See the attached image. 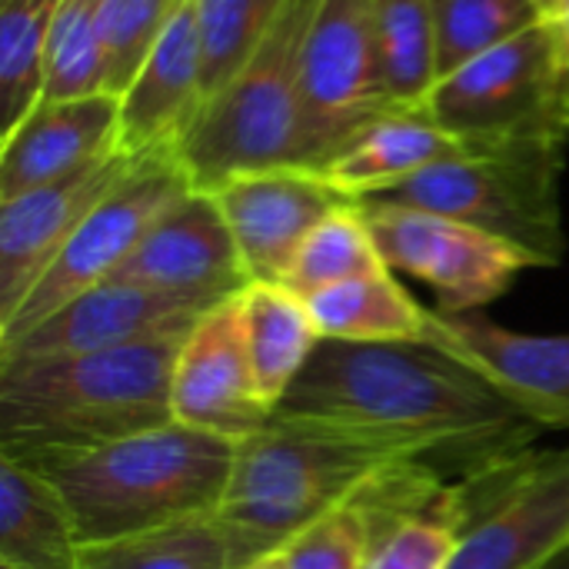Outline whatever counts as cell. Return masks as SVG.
Instances as JSON below:
<instances>
[{
  "label": "cell",
  "mask_w": 569,
  "mask_h": 569,
  "mask_svg": "<svg viewBox=\"0 0 569 569\" xmlns=\"http://www.w3.org/2000/svg\"><path fill=\"white\" fill-rule=\"evenodd\" d=\"M273 417L363 433L450 480L530 450L543 430L487 377L430 343L320 340Z\"/></svg>",
  "instance_id": "6da1fadb"
},
{
  "label": "cell",
  "mask_w": 569,
  "mask_h": 569,
  "mask_svg": "<svg viewBox=\"0 0 569 569\" xmlns=\"http://www.w3.org/2000/svg\"><path fill=\"white\" fill-rule=\"evenodd\" d=\"M180 333L0 370V457L43 467L173 423Z\"/></svg>",
  "instance_id": "7a4b0ae2"
},
{
  "label": "cell",
  "mask_w": 569,
  "mask_h": 569,
  "mask_svg": "<svg viewBox=\"0 0 569 569\" xmlns=\"http://www.w3.org/2000/svg\"><path fill=\"white\" fill-rule=\"evenodd\" d=\"M400 460L417 457L353 430L270 417L267 427L237 443L233 477L217 510L233 567L280 553L307 527L350 507Z\"/></svg>",
  "instance_id": "3957f363"
},
{
  "label": "cell",
  "mask_w": 569,
  "mask_h": 569,
  "mask_svg": "<svg viewBox=\"0 0 569 569\" xmlns=\"http://www.w3.org/2000/svg\"><path fill=\"white\" fill-rule=\"evenodd\" d=\"M233 463V440L173 420L30 470L60 490L83 547H93L217 517Z\"/></svg>",
  "instance_id": "277c9868"
},
{
  "label": "cell",
  "mask_w": 569,
  "mask_h": 569,
  "mask_svg": "<svg viewBox=\"0 0 569 569\" xmlns=\"http://www.w3.org/2000/svg\"><path fill=\"white\" fill-rule=\"evenodd\" d=\"M320 0H287L283 13L243 67L203 103L180 143L197 190L273 167H297L300 73Z\"/></svg>",
  "instance_id": "5b68a950"
},
{
  "label": "cell",
  "mask_w": 569,
  "mask_h": 569,
  "mask_svg": "<svg viewBox=\"0 0 569 569\" xmlns=\"http://www.w3.org/2000/svg\"><path fill=\"white\" fill-rule=\"evenodd\" d=\"M560 177V143H500L437 163L367 200L403 203L470 223L523 250L533 267H560L567 257Z\"/></svg>",
  "instance_id": "8992f818"
},
{
  "label": "cell",
  "mask_w": 569,
  "mask_h": 569,
  "mask_svg": "<svg viewBox=\"0 0 569 569\" xmlns=\"http://www.w3.org/2000/svg\"><path fill=\"white\" fill-rule=\"evenodd\" d=\"M440 127L490 143L569 137V50L547 17L440 77L423 110Z\"/></svg>",
  "instance_id": "52a82bcc"
},
{
  "label": "cell",
  "mask_w": 569,
  "mask_h": 569,
  "mask_svg": "<svg viewBox=\"0 0 569 569\" xmlns=\"http://www.w3.org/2000/svg\"><path fill=\"white\" fill-rule=\"evenodd\" d=\"M390 113L400 110L380 73L377 0H320L300 73L297 167L320 173Z\"/></svg>",
  "instance_id": "ba28073f"
},
{
  "label": "cell",
  "mask_w": 569,
  "mask_h": 569,
  "mask_svg": "<svg viewBox=\"0 0 569 569\" xmlns=\"http://www.w3.org/2000/svg\"><path fill=\"white\" fill-rule=\"evenodd\" d=\"M190 190L193 180L180 160V147L147 150L137 167L87 213L17 313L0 327V343L17 340L67 300L107 283L127 263L147 230Z\"/></svg>",
  "instance_id": "9c48e42d"
},
{
  "label": "cell",
  "mask_w": 569,
  "mask_h": 569,
  "mask_svg": "<svg viewBox=\"0 0 569 569\" xmlns=\"http://www.w3.org/2000/svg\"><path fill=\"white\" fill-rule=\"evenodd\" d=\"M460 483L467 530L450 569H543L569 547V447H530Z\"/></svg>",
  "instance_id": "30bf717a"
},
{
  "label": "cell",
  "mask_w": 569,
  "mask_h": 569,
  "mask_svg": "<svg viewBox=\"0 0 569 569\" xmlns=\"http://www.w3.org/2000/svg\"><path fill=\"white\" fill-rule=\"evenodd\" d=\"M353 203L387 270H400L430 283L440 303L437 313H477L503 297L517 273L533 267L523 250L470 223L387 200Z\"/></svg>",
  "instance_id": "8fae6325"
},
{
  "label": "cell",
  "mask_w": 569,
  "mask_h": 569,
  "mask_svg": "<svg viewBox=\"0 0 569 569\" xmlns=\"http://www.w3.org/2000/svg\"><path fill=\"white\" fill-rule=\"evenodd\" d=\"M353 507L367 527L363 569H450L467 530L463 483L427 460L387 467Z\"/></svg>",
  "instance_id": "7c38bea8"
},
{
  "label": "cell",
  "mask_w": 569,
  "mask_h": 569,
  "mask_svg": "<svg viewBox=\"0 0 569 569\" xmlns=\"http://www.w3.org/2000/svg\"><path fill=\"white\" fill-rule=\"evenodd\" d=\"M210 307L137 283L107 280L67 300L47 320L10 343H0V370L87 357L160 333L190 330Z\"/></svg>",
  "instance_id": "4fadbf2b"
},
{
  "label": "cell",
  "mask_w": 569,
  "mask_h": 569,
  "mask_svg": "<svg viewBox=\"0 0 569 569\" xmlns=\"http://www.w3.org/2000/svg\"><path fill=\"white\" fill-rule=\"evenodd\" d=\"M207 193L227 217L250 283H283L303 240L333 210L353 203L317 170L303 167L240 173Z\"/></svg>",
  "instance_id": "5bb4252c"
},
{
  "label": "cell",
  "mask_w": 569,
  "mask_h": 569,
  "mask_svg": "<svg viewBox=\"0 0 569 569\" xmlns=\"http://www.w3.org/2000/svg\"><path fill=\"white\" fill-rule=\"evenodd\" d=\"M110 280L150 287L207 307L237 297L250 283L220 203L213 193L197 187L147 230Z\"/></svg>",
  "instance_id": "9a60e30c"
},
{
  "label": "cell",
  "mask_w": 569,
  "mask_h": 569,
  "mask_svg": "<svg viewBox=\"0 0 569 569\" xmlns=\"http://www.w3.org/2000/svg\"><path fill=\"white\" fill-rule=\"evenodd\" d=\"M237 297L210 307L190 327L173 367V420L233 443L273 417L257 390Z\"/></svg>",
  "instance_id": "2e32d148"
},
{
  "label": "cell",
  "mask_w": 569,
  "mask_h": 569,
  "mask_svg": "<svg viewBox=\"0 0 569 569\" xmlns=\"http://www.w3.org/2000/svg\"><path fill=\"white\" fill-rule=\"evenodd\" d=\"M140 157L143 153L113 150L63 180L0 200V327L17 313L87 213L137 167Z\"/></svg>",
  "instance_id": "e0dca14e"
},
{
  "label": "cell",
  "mask_w": 569,
  "mask_h": 569,
  "mask_svg": "<svg viewBox=\"0 0 569 569\" xmlns=\"http://www.w3.org/2000/svg\"><path fill=\"white\" fill-rule=\"evenodd\" d=\"M427 343L463 360L543 430H569V333H517L477 313H430Z\"/></svg>",
  "instance_id": "ac0fdd59"
},
{
  "label": "cell",
  "mask_w": 569,
  "mask_h": 569,
  "mask_svg": "<svg viewBox=\"0 0 569 569\" xmlns=\"http://www.w3.org/2000/svg\"><path fill=\"white\" fill-rule=\"evenodd\" d=\"M120 147V97L37 100L0 133V200L63 180Z\"/></svg>",
  "instance_id": "d6986e66"
},
{
  "label": "cell",
  "mask_w": 569,
  "mask_h": 569,
  "mask_svg": "<svg viewBox=\"0 0 569 569\" xmlns=\"http://www.w3.org/2000/svg\"><path fill=\"white\" fill-rule=\"evenodd\" d=\"M203 110V47L197 3L170 20L130 87L120 93V147L147 153L180 147Z\"/></svg>",
  "instance_id": "ffe728a7"
},
{
  "label": "cell",
  "mask_w": 569,
  "mask_h": 569,
  "mask_svg": "<svg viewBox=\"0 0 569 569\" xmlns=\"http://www.w3.org/2000/svg\"><path fill=\"white\" fill-rule=\"evenodd\" d=\"M487 147L500 143L453 133L427 113H390L357 137L333 163H327L320 177L343 197L367 200L437 163L460 160Z\"/></svg>",
  "instance_id": "44dd1931"
},
{
  "label": "cell",
  "mask_w": 569,
  "mask_h": 569,
  "mask_svg": "<svg viewBox=\"0 0 569 569\" xmlns=\"http://www.w3.org/2000/svg\"><path fill=\"white\" fill-rule=\"evenodd\" d=\"M0 569H83V540L60 490L0 457Z\"/></svg>",
  "instance_id": "7402d4cb"
},
{
  "label": "cell",
  "mask_w": 569,
  "mask_h": 569,
  "mask_svg": "<svg viewBox=\"0 0 569 569\" xmlns=\"http://www.w3.org/2000/svg\"><path fill=\"white\" fill-rule=\"evenodd\" d=\"M237 300L257 390L277 410L320 347V330L310 303L283 283H247Z\"/></svg>",
  "instance_id": "603a6c76"
},
{
  "label": "cell",
  "mask_w": 569,
  "mask_h": 569,
  "mask_svg": "<svg viewBox=\"0 0 569 569\" xmlns=\"http://www.w3.org/2000/svg\"><path fill=\"white\" fill-rule=\"evenodd\" d=\"M320 340L340 343H427L430 313L393 277V270L357 277L307 297Z\"/></svg>",
  "instance_id": "cb8c5ba5"
},
{
  "label": "cell",
  "mask_w": 569,
  "mask_h": 569,
  "mask_svg": "<svg viewBox=\"0 0 569 569\" xmlns=\"http://www.w3.org/2000/svg\"><path fill=\"white\" fill-rule=\"evenodd\" d=\"M377 53L390 103L420 113L440 80L433 0H377Z\"/></svg>",
  "instance_id": "d4e9b609"
},
{
  "label": "cell",
  "mask_w": 569,
  "mask_h": 569,
  "mask_svg": "<svg viewBox=\"0 0 569 569\" xmlns=\"http://www.w3.org/2000/svg\"><path fill=\"white\" fill-rule=\"evenodd\" d=\"M83 569H237L217 517L83 547Z\"/></svg>",
  "instance_id": "484cf974"
},
{
  "label": "cell",
  "mask_w": 569,
  "mask_h": 569,
  "mask_svg": "<svg viewBox=\"0 0 569 569\" xmlns=\"http://www.w3.org/2000/svg\"><path fill=\"white\" fill-rule=\"evenodd\" d=\"M63 0H0V133H7L43 87L47 33Z\"/></svg>",
  "instance_id": "4316f807"
},
{
  "label": "cell",
  "mask_w": 569,
  "mask_h": 569,
  "mask_svg": "<svg viewBox=\"0 0 569 569\" xmlns=\"http://www.w3.org/2000/svg\"><path fill=\"white\" fill-rule=\"evenodd\" d=\"M383 270H387V263H383L357 203H347V207L333 210L303 240V247L297 250L287 277H283V287H290L293 293H300L307 300L327 287H337V283L357 280V277H370V273H383Z\"/></svg>",
  "instance_id": "83f0119b"
},
{
  "label": "cell",
  "mask_w": 569,
  "mask_h": 569,
  "mask_svg": "<svg viewBox=\"0 0 569 569\" xmlns=\"http://www.w3.org/2000/svg\"><path fill=\"white\" fill-rule=\"evenodd\" d=\"M110 93L100 43V0H63L43 50L40 100Z\"/></svg>",
  "instance_id": "f1b7e54d"
},
{
  "label": "cell",
  "mask_w": 569,
  "mask_h": 569,
  "mask_svg": "<svg viewBox=\"0 0 569 569\" xmlns=\"http://www.w3.org/2000/svg\"><path fill=\"white\" fill-rule=\"evenodd\" d=\"M540 17L537 0H433L440 77L523 33Z\"/></svg>",
  "instance_id": "f546056e"
},
{
  "label": "cell",
  "mask_w": 569,
  "mask_h": 569,
  "mask_svg": "<svg viewBox=\"0 0 569 569\" xmlns=\"http://www.w3.org/2000/svg\"><path fill=\"white\" fill-rule=\"evenodd\" d=\"M203 47V103L260 47L287 0H193Z\"/></svg>",
  "instance_id": "4dcf8cb0"
},
{
  "label": "cell",
  "mask_w": 569,
  "mask_h": 569,
  "mask_svg": "<svg viewBox=\"0 0 569 569\" xmlns=\"http://www.w3.org/2000/svg\"><path fill=\"white\" fill-rule=\"evenodd\" d=\"M187 0H100L107 90L123 93Z\"/></svg>",
  "instance_id": "1f68e13d"
},
{
  "label": "cell",
  "mask_w": 569,
  "mask_h": 569,
  "mask_svg": "<svg viewBox=\"0 0 569 569\" xmlns=\"http://www.w3.org/2000/svg\"><path fill=\"white\" fill-rule=\"evenodd\" d=\"M280 557H283V569H363L367 527L360 510L350 503L317 520L300 537H293L280 550Z\"/></svg>",
  "instance_id": "d6a6232c"
},
{
  "label": "cell",
  "mask_w": 569,
  "mask_h": 569,
  "mask_svg": "<svg viewBox=\"0 0 569 569\" xmlns=\"http://www.w3.org/2000/svg\"><path fill=\"white\" fill-rule=\"evenodd\" d=\"M550 23H553V30L560 33V40H563V47L569 50V0H557L547 13H543Z\"/></svg>",
  "instance_id": "836d02e7"
},
{
  "label": "cell",
  "mask_w": 569,
  "mask_h": 569,
  "mask_svg": "<svg viewBox=\"0 0 569 569\" xmlns=\"http://www.w3.org/2000/svg\"><path fill=\"white\" fill-rule=\"evenodd\" d=\"M243 569H283V557L280 553H270V557H263V560H257V563H250V567Z\"/></svg>",
  "instance_id": "e575fe53"
},
{
  "label": "cell",
  "mask_w": 569,
  "mask_h": 569,
  "mask_svg": "<svg viewBox=\"0 0 569 569\" xmlns=\"http://www.w3.org/2000/svg\"><path fill=\"white\" fill-rule=\"evenodd\" d=\"M543 569H569V547L563 550V553H557V557H553V560H550Z\"/></svg>",
  "instance_id": "d590c367"
},
{
  "label": "cell",
  "mask_w": 569,
  "mask_h": 569,
  "mask_svg": "<svg viewBox=\"0 0 569 569\" xmlns=\"http://www.w3.org/2000/svg\"><path fill=\"white\" fill-rule=\"evenodd\" d=\"M537 3H540V10H543V13H547V10H550V7H553V3H557V0H537Z\"/></svg>",
  "instance_id": "8d00e7d4"
}]
</instances>
